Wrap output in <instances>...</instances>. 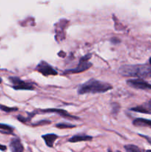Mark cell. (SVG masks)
I'll use <instances>...</instances> for the list:
<instances>
[{
	"mask_svg": "<svg viewBox=\"0 0 151 152\" xmlns=\"http://www.w3.org/2000/svg\"><path fill=\"white\" fill-rule=\"evenodd\" d=\"M113 86L108 82H101L96 79H90L80 85L77 92L79 95L85 93H101L112 90Z\"/></svg>",
	"mask_w": 151,
	"mask_h": 152,
	"instance_id": "1",
	"label": "cell"
},
{
	"mask_svg": "<svg viewBox=\"0 0 151 152\" xmlns=\"http://www.w3.org/2000/svg\"><path fill=\"white\" fill-rule=\"evenodd\" d=\"M118 74L123 76H134V77L150 78L151 66L147 65H125L118 69Z\"/></svg>",
	"mask_w": 151,
	"mask_h": 152,
	"instance_id": "2",
	"label": "cell"
},
{
	"mask_svg": "<svg viewBox=\"0 0 151 152\" xmlns=\"http://www.w3.org/2000/svg\"><path fill=\"white\" fill-rule=\"evenodd\" d=\"M9 80L12 83L11 87L14 90H24V91H33L35 90V84L32 82H28L22 80L17 76H10Z\"/></svg>",
	"mask_w": 151,
	"mask_h": 152,
	"instance_id": "3",
	"label": "cell"
},
{
	"mask_svg": "<svg viewBox=\"0 0 151 152\" xmlns=\"http://www.w3.org/2000/svg\"><path fill=\"white\" fill-rule=\"evenodd\" d=\"M91 56H92L91 54H87L85 56H82V57L80 59L79 63L78 66H77L76 69L66 70L64 73L65 74H78L89 69L90 68L92 67L93 65L91 62H90L88 61L89 59L91 58Z\"/></svg>",
	"mask_w": 151,
	"mask_h": 152,
	"instance_id": "4",
	"label": "cell"
},
{
	"mask_svg": "<svg viewBox=\"0 0 151 152\" xmlns=\"http://www.w3.org/2000/svg\"><path fill=\"white\" fill-rule=\"evenodd\" d=\"M35 70L37 71L38 72L42 74L45 76H56L58 74V72L53 69V67L46 62L45 61H41L36 67L35 68Z\"/></svg>",
	"mask_w": 151,
	"mask_h": 152,
	"instance_id": "5",
	"label": "cell"
},
{
	"mask_svg": "<svg viewBox=\"0 0 151 152\" xmlns=\"http://www.w3.org/2000/svg\"><path fill=\"white\" fill-rule=\"evenodd\" d=\"M127 84L130 87L141 90H151V84L142 79H130L127 80Z\"/></svg>",
	"mask_w": 151,
	"mask_h": 152,
	"instance_id": "6",
	"label": "cell"
},
{
	"mask_svg": "<svg viewBox=\"0 0 151 152\" xmlns=\"http://www.w3.org/2000/svg\"><path fill=\"white\" fill-rule=\"evenodd\" d=\"M39 112H42V113H57V114L60 115V116H63V117L70 118V119H74V120H79V117L70 114L67 111L63 110V109H58V108L42 109V110H39Z\"/></svg>",
	"mask_w": 151,
	"mask_h": 152,
	"instance_id": "7",
	"label": "cell"
},
{
	"mask_svg": "<svg viewBox=\"0 0 151 152\" xmlns=\"http://www.w3.org/2000/svg\"><path fill=\"white\" fill-rule=\"evenodd\" d=\"M130 110L142 113H151V99H150L149 101L141 105V106L132 108H130Z\"/></svg>",
	"mask_w": 151,
	"mask_h": 152,
	"instance_id": "8",
	"label": "cell"
},
{
	"mask_svg": "<svg viewBox=\"0 0 151 152\" xmlns=\"http://www.w3.org/2000/svg\"><path fill=\"white\" fill-rule=\"evenodd\" d=\"M10 148L12 152H23L24 147L18 137H15L11 140L10 143Z\"/></svg>",
	"mask_w": 151,
	"mask_h": 152,
	"instance_id": "9",
	"label": "cell"
},
{
	"mask_svg": "<svg viewBox=\"0 0 151 152\" xmlns=\"http://www.w3.org/2000/svg\"><path fill=\"white\" fill-rule=\"evenodd\" d=\"M42 137L48 147L53 148V144H54L55 141L59 138V136L55 133H47V134L42 135Z\"/></svg>",
	"mask_w": 151,
	"mask_h": 152,
	"instance_id": "10",
	"label": "cell"
},
{
	"mask_svg": "<svg viewBox=\"0 0 151 152\" xmlns=\"http://www.w3.org/2000/svg\"><path fill=\"white\" fill-rule=\"evenodd\" d=\"M93 140L92 136L89 135L83 134V133H79V134H76L74 136L69 139L68 141L70 143H78L80 141H90Z\"/></svg>",
	"mask_w": 151,
	"mask_h": 152,
	"instance_id": "11",
	"label": "cell"
},
{
	"mask_svg": "<svg viewBox=\"0 0 151 152\" xmlns=\"http://www.w3.org/2000/svg\"><path fill=\"white\" fill-rule=\"evenodd\" d=\"M133 124L138 127H150L151 128V120L144 119V118H137L133 121Z\"/></svg>",
	"mask_w": 151,
	"mask_h": 152,
	"instance_id": "12",
	"label": "cell"
},
{
	"mask_svg": "<svg viewBox=\"0 0 151 152\" xmlns=\"http://www.w3.org/2000/svg\"><path fill=\"white\" fill-rule=\"evenodd\" d=\"M13 128L9 125L0 123V132L1 133H5V134H13Z\"/></svg>",
	"mask_w": 151,
	"mask_h": 152,
	"instance_id": "13",
	"label": "cell"
},
{
	"mask_svg": "<svg viewBox=\"0 0 151 152\" xmlns=\"http://www.w3.org/2000/svg\"><path fill=\"white\" fill-rule=\"evenodd\" d=\"M125 149L126 152H142V151L135 145H125Z\"/></svg>",
	"mask_w": 151,
	"mask_h": 152,
	"instance_id": "14",
	"label": "cell"
},
{
	"mask_svg": "<svg viewBox=\"0 0 151 152\" xmlns=\"http://www.w3.org/2000/svg\"><path fill=\"white\" fill-rule=\"evenodd\" d=\"M56 128H59L60 129H65V128H73L76 127L75 125H71L69 124V123H58L56 125Z\"/></svg>",
	"mask_w": 151,
	"mask_h": 152,
	"instance_id": "15",
	"label": "cell"
},
{
	"mask_svg": "<svg viewBox=\"0 0 151 152\" xmlns=\"http://www.w3.org/2000/svg\"><path fill=\"white\" fill-rule=\"evenodd\" d=\"M0 110H2V111L6 112V113H10V112L16 111H18V108L16 107H8V106H3V105L0 104Z\"/></svg>",
	"mask_w": 151,
	"mask_h": 152,
	"instance_id": "16",
	"label": "cell"
},
{
	"mask_svg": "<svg viewBox=\"0 0 151 152\" xmlns=\"http://www.w3.org/2000/svg\"><path fill=\"white\" fill-rule=\"evenodd\" d=\"M112 113L113 114H117L119 111L120 106L118 103H112Z\"/></svg>",
	"mask_w": 151,
	"mask_h": 152,
	"instance_id": "17",
	"label": "cell"
},
{
	"mask_svg": "<svg viewBox=\"0 0 151 152\" xmlns=\"http://www.w3.org/2000/svg\"><path fill=\"white\" fill-rule=\"evenodd\" d=\"M50 123H51V122L49 121V120H42V121H40V122H38L37 123H35V124H33V126H43V125L50 124Z\"/></svg>",
	"mask_w": 151,
	"mask_h": 152,
	"instance_id": "18",
	"label": "cell"
},
{
	"mask_svg": "<svg viewBox=\"0 0 151 152\" xmlns=\"http://www.w3.org/2000/svg\"><path fill=\"white\" fill-rule=\"evenodd\" d=\"M16 118H17V120H19V121L22 122V123H26L27 122L29 121V120H28V118L24 117V116H22V115H18V116H16Z\"/></svg>",
	"mask_w": 151,
	"mask_h": 152,
	"instance_id": "19",
	"label": "cell"
},
{
	"mask_svg": "<svg viewBox=\"0 0 151 152\" xmlns=\"http://www.w3.org/2000/svg\"><path fill=\"white\" fill-rule=\"evenodd\" d=\"M111 42L113 45H117V44H119L121 42V40L117 37H113L111 38Z\"/></svg>",
	"mask_w": 151,
	"mask_h": 152,
	"instance_id": "20",
	"label": "cell"
},
{
	"mask_svg": "<svg viewBox=\"0 0 151 152\" xmlns=\"http://www.w3.org/2000/svg\"><path fill=\"white\" fill-rule=\"evenodd\" d=\"M139 136H141V137H142L143 138H145V140H147V141L148 142V143H150V144H151V137H148V136H145V135H143V134H141V133H139Z\"/></svg>",
	"mask_w": 151,
	"mask_h": 152,
	"instance_id": "21",
	"label": "cell"
},
{
	"mask_svg": "<svg viewBox=\"0 0 151 152\" xmlns=\"http://www.w3.org/2000/svg\"><path fill=\"white\" fill-rule=\"evenodd\" d=\"M6 149H7L6 146H4V145L0 144V150L2 151H6Z\"/></svg>",
	"mask_w": 151,
	"mask_h": 152,
	"instance_id": "22",
	"label": "cell"
},
{
	"mask_svg": "<svg viewBox=\"0 0 151 152\" xmlns=\"http://www.w3.org/2000/svg\"><path fill=\"white\" fill-rule=\"evenodd\" d=\"M108 152H113V151H112V150H111V148H109V149H108Z\"/></svg>",
	"mask_w": 151,
	"mask_h": 152,
	"instance_id": "23",
	"label": "cell"
},
{
	"mask_svg": "<svg viewBox=\"0 0 151 152\" xmlns=\"http://www.w3.org/2000/svg\"><path fill=\"white\" fill-rule=\"evenodd\" d=\"M2 78H0V83H2Z\"/></svg>",
	"mask_w": 151,
	"mask_h": 152,
	"instance_id": "24",
	"label": "cell"
},
{
	"mask_svg": "<svg viewBox=\"0 0 151 152\" xmlns=\"http://www.w3.org/2000/svg\"><path fill=\"white\" fill-rule=\"evenodd\" d=\"M149 62H150V65H151V57L150 58V60H149Z\"/></svg>",
	"mask_w": 151,
	"mask_h": 152,
	"instance_id": "25",
	"label": "cell"
},
{
	"mask_svg": "<svg viewBox=\"0 0 151 152\" xmlns=\"http://www.w3.org/2000/svg\"><path fill=\"white\" fill-rule=\"evenodd\" d=\"M146 152H151V150H147Z\"/></svg>",
	"mask_w": 151,
	"mask_h": 152,
	"instance_id": "26",
	"label": "cell"
},
{
	"mask_svg": "<svg viewBox=\"0 0 151 152\" xmlns=\"http://www.w3.org/2000/svg\"><path fill=\"white\" fill-rule=\"evenodd\" d=\"M117 152H121V151H117Z\"/></svg>",
	"mask_w": 151,
	"mask_h": 152,
	"instance_id": "27",
	"label": "cell"
}]
</instances>
